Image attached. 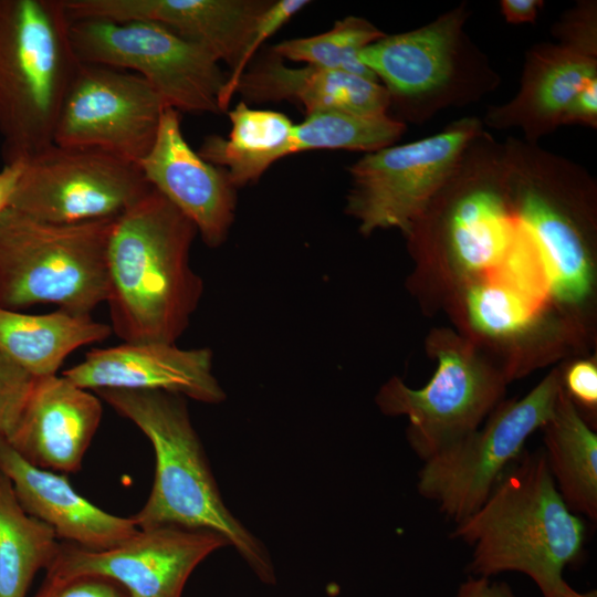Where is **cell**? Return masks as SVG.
<instances>
[{
    "instance_id": "1",
    "label": "cell",
    "mask_w": 597,
    "mask_h": 597,
    "mask_svg": "<svg viewBox=\"0 0 597 597\" xmlns=\"http://www.w3.org/2000/svg\"><path fill=\"white\" fill-rule=\"evenodd\" d=\"M196 226L151 188L115 218L107 244L112 332L125 343H175L203 292L190 266Z\"/></svg>"
},
{
    "instance_id": "2",
    "label": "cell",
    "mask_w": 597,
    "mask_h": 597,
    "mask_svg": "<svg viewBox=\"0 0 597 597\" xmlns=\"http://www.w3.org/2000/svg\"><path fill=\"white\" fill-rule=\"evenodd\" d=\"M450 537L472 547V574L488 578L519 572L544 597H561L563 570L583 548L585 525L559 494L544 452L523 450L483 504L455 523Z\"/></svg>"
},
{
    "instance_id": "3",
    "label": "cell",
    "mask_w": 597,
    "mask_h": 597,
    "mask_svg": "<svg viewBox=\"0 0 597 597\" xmlns=\"http://www.w3.org/2000/svg\"><path fill=\"white\" fill-rule=\"evenodd\" d=\"M94 392L135 423L154 448L153 488L144 506L132 516L138 530L179 527L214 532L238 551L262 582L274 583L268 551L221 499L185 397L160 390Z\"/></svg>"
},
{
    "instance_id": "4",
    "label": "cell",
    "mask_w": 597,
    "mask_h": 597,
    "mask_svg": "<svg viewBox=\"0 0 597 597\" xmlns=\"http://www.w3.org/2000/svg\"><path fill=\"white\" fill-rule=\"evenodd\" d=\"M64 0H0V136L4 164L53 143L81 64Z\"/></svg>"
},
{
    "instance_id": "5",
    "label": "cell",
    "mask_w": 597,
    "mask_h": 597,
    "mask_svg": "<svg viewBox=\"0 0 597 597\" xmlns=\"http://www.w3.org/2000/svg\"><path fill=\"white\" fill-rule=\"evenodd\" d=\"M114 220L60 224L7 208L0 214V307L21 311L50 303L91 314L107 300Z\"/></svg>"
},
{
    "instance_id": "6",
    "label": "cell",
    "mask_w": 597,
    "mask_h": 597,
    "mask_svg": "<svg viewBox=\"0 0 597 597\" xmlns=\"http://www.w3.org/2000/svg\"><path fill=\"white\" fill-rule=\"evenodd\" d=\"M70 33L80 62L136 73L179 113H221L228 75L209 52L168 28L148 20L84 18L72 21Z\"/></svg>"
},
{
    "instance_id": "7",
    "label": "cell",
    "mask_w": 597,
    "mask_h": 597,
    "mask_svg": "<svg viewBox=\"0 0 597 597\" xmlns=\"http://www.w3.org/2000/svg\"><path fill=\"white\" fill-rule=\"evenodd\" d=\"M479 133V122L464 118L427 138L365 154L348 169L346 212L363 234L389 228L410 234Z\"/></svg>"
},
{
    "instance_id": "8",
    "label": "cell",
    "mask_w": 597,
    "mask_h": 597,
    "mask_svg": "<svg viewBox=\"0 0 597 597\" xmlns=\"http://www.w3.org/2000/svg\"><path fill=\"white\" fill-rule=\"evenodd\" d=\"M561 387L558 373H551L523 398L499 405L482 428L423 461L420 495L454 523L474 513L523 452L526 439L553 417Z\"/></svg>"
},
{
    "instance_id": "9",
    "label": "cell",
    "mask_w": 597,
    "mask_h": 597,
    "mask_svg": "<svg viewBox=\"0 0 597 597\" xmlns=\"http://www.w3.org/2000/svg\"><path fill=\"white\" fill-rule=\"evenodd\" d=\"M431 344L438 367L425 387L395 377L377 395L384 413L409 419L408 441L422 461L476 430L504 394V378L469 344L451 333L434 334Z\"/></svg>"
},
{
    "instance_id": "10",
    "label": "cell",
    "mask_w": 597,
    "mask_h": 597,
    "mask_svg": "<svg viewBox=\"0 0 597 597\" xmlns=\"http://www.w3.org/2000/svg\"><path fill=\"white\" fill-rule=\"evenodd\" d=\"M151 188L135 163L52 143L24 160L10 208L45 222L80 223L116 218Z\"/></svg>"
},
{
    "instance_id": "11",
    "label": "cell",
    "mask_w": 597,
    "mask_h": 597,
    "mask_svg": "<svg viewBox=\"0 0 597 597\" xmlns=\"http://www.w3.org/2000/svg\"><path fill=\"white\" fill-rule=\"evenodd\" d=\"M166 107L136 73L81 62L60 109L53 143L103 149L138 165L156 139Z\"/></svg>"
},
{
    "instance_id": "12",
    "label": "cell",
    "mask_w": 597,
    "mask_h": 597,
    "mask_svg": "<svg viewBox=\"0 0 597 597\" xmlns=\"http://www.w3.org/2000/svg\"><path fill=\"white\" fill-rule=\"evenodd\" d=\"M227 545L214 532L179 527L139 530L104 551L62 542L45 576L95 574L117 582L130 597H181L193 569Z\"/></svg>"
},
{
    "instance_id": "13",
    "label": "cell",
    "mask_w": 597,
    "mask_h": 597,
    "mask_svg": "<svg viewBox=\"0 0 597 597\" xmlns=\"http://www.w3.org/2000/svg\"><path fill=\"white\" fill-rule=\"evenodd\" d=\"M87 390H160L206 404L226 394L212 374L209 348L184 349L175 343H125L93 348L83 360L62 373Z\"/></svg>"
},
{
    "instance_id": "14",
    "label": "cell",
    "mask_w": 597,
    "mask_h": 597,
    "mask_svg": "<svg viewBox=\"0 0 597 597\" xmlns=\"http://www.w3.org/2000/svg\"><path fill=\"white\" fill-rule=\"evenodd\" d=\"M138 166L148 184L196 226L208 247L226 241L234 220L237 188L224 169L190 147L178 111L165 108L156 139Z\"/></svg>"
},
{
    "instance_id": "15",
    "label": "cell",
    "mask_w": 597,
    "mask_h": 597,
    "mask_svg": "<svg viewBox=\"0 0 597 597\" xmlns=\"http://www.w3.org/2000/svg\"><path fill=\"white\" fill-rule=\"evenodd\" d=\"M70 18L159 23L231 70L271 1L262 0H64Z\"/></svg>"
},
{
    "instance_id": "16",
    "label": "cell",
    "mask_w": 597,
    "mask_h": 597,
    "mask_svg": "<svg viewBox=\"0 0 597 597\" xmlns=\"http://www.w3.org/2000/svg\"><path fill=\"white\" fill-rule=\"evenodd\" d=\"M102 416L97 395L62 375L36 378L7 442L38 468L76 472Z\"/></svg>"
},
{
    "instance_id": "17",
    "label": "cell",
    "mask_w": 597,
    "mask_h": 597,
    "mask_svg": "<svg viewBox=\"0 0 597 597\" xmlns=\"http://www.w3.org/2000/svg\"><path fill=\"white\" fill-rule=\"evenodd\" d=\"M0 472L22 509L48 524L57 540L90 551L121 545L139 530L132 517L111 514L74 490L67 478L38 468L0 439Z\"/></svg>"
},
{
    "instance_id": "18",
    "label": "cell",
    "mask_w": 597,
    "mask_h": 597,
    "mask_svg": "<svg viewBox=\"0 0 597 597\" xmlns=\"http://www.w3.org/2000/svg\"><path fill=\"white\" fill-rule=\"evenodd\" d=\"M464 12L458 8L419 29L387 35L359 52L390 96L433 100L450 88L460 63Z\"/></svg>"
},
{
    "instance_id": "19",
    "label": "cell",
    "mask_w": 597,
    "mask_h": 597,
    "mask_svg": "<svg viewBox=\"0 0 597 597\" xmlns=\"http://www.w3.org/2000/svg\"><path fill=\"white\" fill-rule=\"evenodd\" d=\"M235 93L245 103H297L306 115L324 111L384 115L391 101L387 88L377 81L307 64L289 66L272 51L247 67Z\"/></svg>"
},
{
    "instance_id": "20",
    "label": "cell",
    "mask_w": 597,
    "mask_h": 597,
    "mask_svg": "<svg viewBox=\"0 0 597 597\" xmlns=\"http://www.w3.org/2000/svg\"><path fill=\"white\" fill-rule=\"evenodd\" d=\"M597 78L596 55L570 45L532 51L516 97L492 112L496 126H521L530 136L544 134L565 119L577 93Z\"/></svg>"
},
{
    "instance_id": "21",
    "label": "cell",
    "mask_w": 597,
    "mask_h": 597,
    "mask_svg": "<svg viewBox=\"0 0 597 597\" xmlns=\"http://www.w3.org/2000/svg\"><path fill=\"white\" fill-rule=\"evenodd\" d=\"M111 325L91 314L59 308L46 314H24L0 307V352L35 378L57 375L77 348L103 342Z\"/></svg>"
},
{
    "instance_id": "22",
    "label": "cell",
    "mask_w": 597,
    "mask_h": 597,
    "mask_svg": "<svg viewBox=\"0 0 597 597\" xmlns=\"http://www.w3.org/2000/svg\"><path fill=\"white\" fill-rule=\"evenodd\" d=\"M517 220L540 255L548 290L565 303H578L591 285V266L575 224L535 184L520 191Z\"/></svg>"
},
{
    "instance_id": "23",
    "label": "cell",
    "mask_w": 597,
    "mask_h": 597,
    "mask_svg": "<svg viewBox=\"0 0 597 597\" xmlns=\"http://www.w3.org/2000/svg\"><path fill=\"white\" fill-rule=\"evenodd\" d=\"M231 129L228 137L207 136L198 154L226 170L238 188L255 182L266 169L287 156L294 124L284 114L254 109L241 101L228 112Z\"/></svg>"
},
{
    "instance_id": "24",
    "label": "cell",
    "mask_w": 597,
    "mask_h": 597,
    "mask_svg": "<svg viewBox=\"0 0 597 597\" xmlns=\"http://www.w3.org/2000/svg\"><path fill=\"white\" fill-rule=\"evenodd\" d=\"M555 485L575 514L597 520V436L561 387L553 417L542 427Z\"/></svg>"
},
{
    "instance_id": "25",
    "label": "cell",
    "mask_w": 597,
    "mask_h": 597,
    "mask_svg": "<svg viewBox=\"0 0 597 597\" xmlns=\"http://www.w3.org/2000/svg\"><path fill=\"white\" fill-rule=\"evenodd\" d=\"M516 229L501 192L486 182H473L454 202L448 238L451 253L465 271L498 266L506 254Z\"/></svg>"
},
{
    "instance_id": "26",
    "label": "cell",
    "mask_w": 597,
    "mask_h": 597,
    "mask_svg": "<svg viewBox=\"0 0 597 597\" xmlns=\"http://www.w3.org/2000/svg\"><path fill=\"white\" fill-rule=\"evenodd\" d=\"M59 547L52 527L22 509L0 472V597H25L33 577L53 563Z\"/></svg>"
},
{
    "instance_id": "27",
    "label": "cell",
    "mask_w": 597,
    "mask_h": 597,
    "mask_svg": "<svg viewBox=\"0 0 597 597\" xmlns=\"http://www.w3.org/2000/svg\"><path fill=\"white\" fill-rule=\"evenodd\" d=\"M406 130L402 122L384 115H358L339 111L307 114L294 124L287 154L317 149L371 153L391 146Z\"/></svg>"
},
{
    "instance_id": "28",
    "label": "cell",
    "mask_w": 597,
    "mask_h": 597,
    "mask_svg": "<svg viewBox=\"0 0 597 597\" xmlns=\"http://www.w3.org/2000/svg\"><path fill=\"white\" fill-rule=\"evenodd\" d=\"M384 35L385 33L369 21L349 15L337 20L324 33L287 39L276 43L271 51L283 60L357 74L378 82L360 62L359 52Z\"/></svg>"
},
{
    "instance_id": "29",
    "label": "cell",
    "mask_w": 597,
    "mask_h": 597,
    "mask_svg": "<svg viewBox=\"0 0 597 597\" xmlns=\"http://www.w3.org/2000/svg\"><path fill=\"white\" fill-rule=\"evenodd\" d=\"M467 306L472 325L493 336L522 332L535 314V303L498 280L471 286Z\"/></svg>"
},
{
    "instance_id": "30",
    "label": "cell",
    "mask_w": 597,
    "mask_h": 597,
    "mask_svg": "<svg viewBox=\"0 0 597 597\" xmlns=\"http://www.w3.org/2000/svg\"><path fill=\"white\" fill-rule=\"evenodd\" d=\"M308 3L310 1L306 0L271 1L260 15L251 39L238 64L231 70L227 77V82L219 96V107L221 112L228 109V106L235 94L238 83L243 72L250 65L252 56L258 49Z\"/></svg>"
},
{
    "instance_id": "31",
    "label": "cell",
    "mask_w": 597,
    "mask_h": 597,
    "mask_svg": "<svg viewBox=\"0 0 597 597\" xmlns=\"http://www.w3.org/2000/svg\"><path fill=\"white\" fill-rule=\"evenodd\" d=\"M36 378L0 352V439L14 429Z\"/></svg>"
},
{
    "instance_id": "32",
    "label": "cell",
    "mask_w": 597,
    "mask_h": 597,
    "mask_svg": "<svg viewBox=\"0 0 597 597\" xmlns=\"http://www.w3.org/2000/svg\"><path fill=\"white\" fill-rule=\"evenodd\" d=\"M34 597H130L117 582L95 574L45 576Z\"/></svg>"
},
{
    "instance_id": "33",
    "label": "cell",
    "mask_w": 597,
    "mask_h": 597,
    "mask_svg": "<svg viewBox=\"0 0 597 597\" xmlns=\"http://www.w3.org/2000/svg\"><path fill=\"white\" fill-rule=\"evenodd\" d=\"M568 392L590 409L597 405V369L591 362H577L566 373ZM565 388V389H566Z\"/></svg>"
},
{
    "instance_id": "34",
    "label": "cell",
    "mask_w": 597,
    "mask_h": 597,
    "mask_svg": "<svg viewBox=\"0 0 597 597\" xmlns=\"http://www.w3.org/2000/svg\"><path fill=\"white\" fill-rule=\"evenodd\" d=\"M597 78L589 81L576 95L567 113L565 124H585L596 127Z\"/></svg>"
},
{
    "instance_id": "35",
    "label": "cell",
    "mask_w": 597,
    "mask_h": 597,
    "mask_svg": "<svg viewBox=\"0 0 597 597\" xmlns=\"http://www.w3.org/2000/svg\"><path fill=\"white\" fill-rule=\"evenodd\" d=\"M457 597H514L510 587L504 583H490L486 577H470L463 583Z\"/></svg>"
},
{
    "instance_id": "36",
    "label": "cell",
    "mask_w": 597,
    "mask_h": 597,
    "mask_svg": "<svg viewBox=\"0 0 597 597\" xmlns=\"http://www.w3.org/2000/svg\"><path fill=\"white\" fill-rule=\"evenodd\" d=\"M542 4L538 0H502L501 11L510 23L533 22Z\"/></svg>"
},
{
    "instance_id": "37",
    "label": "cell",
    "mask_w": 597,
    "mask_h": 597,
    "mask_svg": "<svg viewBox=\"0 0 597 597\" xmlns=\"http://www.w3.org/2000/svg\"><path fill=\"white\" fill-rule=\"evenodd\" d=\"M24 161L4 164L0 170V214L10 207V202L23 170Z\"/></svg>"
},
{
    "instance_id": "38",
    "label": "cell",
    "mask_w": 597,
    "mask_h": 597,
    "mask_svg": "<svg viewBox=\"0 0 597 597\" xmlns=\"http://www.w3.org/2000/svg\"><path fill=\"white\" fill-rule=\"evenodd\" d=\"M561 597H596V593L579 594L566 584L561 594Z\"/></svg>"
}]
</instances>
